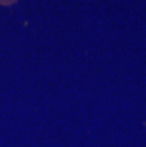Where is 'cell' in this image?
I'll list each match as a JSON object with an SVG mask.
<instances>
[{"label":"cell","instance_id":"1","mask_svg":"<svg viewBox=\"0 0 146 147\" xmlns=\"http://www.w3.org/2000/svg\"><path fill=\"white\" fill-rule=\"evenodd\" d=\"M18 0H0V6L3 7H9V6H12L16 4Z\"/></svg>","mask_w":146,"mask_h":147}]
</instances>
